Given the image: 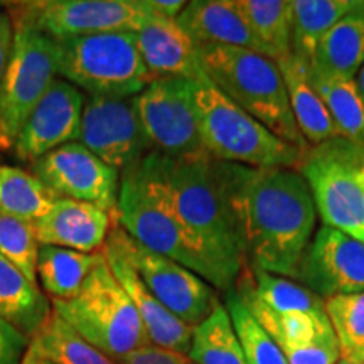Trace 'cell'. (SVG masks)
Returning <instances> with one entry per match:
<instances>
[{"mask_svg":"<svg viewBox=\"0 0 364 364\" xmlns=\"http://www.w3.org/2000/svg\"><path fill=\"white\" fill-rule=\"evenodd\" d=\"M220 171L240 231L245 267L294 280L317 223L306 179L292 167L253 169L220 162Z\"/></svg>","mask_w":364,"mask_h":364,"instance_id":"1","label":"cell"},{"mask_svg":"<svg viewBox=\"0 0 364 364\" xmlns=\"http://www.w3.org/2000/svg\"><path fill=\"white\" fill-rule=\"evenodd\" d=\"M162 161L177 215L216 272L225 294L235 287L245 267V257L220 162L206 154L179 159L162 156Z\"/></svg>","mask_w":364,"mask_h":364,"instance_id":"2","label":"cell"},{"mask_svg":"<svg viewBox=\"0 0 364 364\" xmlns=\"http://www.w3.org/2000/svg\"><path fill=\"white\" fill-rule=\"evenodd\" d=\"M118 225L135 241L181 263L221 290L220 279L182 225L164 172L162 154L149 152L120 172Z\"/></svg>","mask_w":364,"mask_h":364,"instance_id":"3","label":"cell"},{"mask_svg":"<svg viewBox=\"0 0 364 364\" xmlns=\"http://www.w3.org/2000/svg\"><path fill=\"white\" fill-rule=\"evenodd\" d=\"M198 53L203 73L225 97L287 144L309 149L290 110L277 61L231 46H198Z\"/></svg>","mask_w":364,"mask_h":364,"instance_id":"4","label":"cell"},{"mask_svg":"<svg viewBox=\"0 0 364 364\" xmlns=\"http://www.w3.org/2000/svg\"><path fill=\"white\" fill-rule=\"evenodd\" d=\"M191 90L199 140L206 156L253 169H295L299 166L304 150L279 139L241 110L204 73L198 80H191Z\"/></svg>","mask_w":364,"mask_h":364,"instance_id":"5","label":"cell"},{"mask_svg":"<svg viewBox=\"0 0 364 364\" xmlns=\"http://www.w3.org/2000/svg\"><path fill=\"white\" fill-rule=\"evenodd\" d=\"M51 306L81 338L117 363L150 344L134 304L107 260L90 273L76 297L53 300Z\"/></svg>","mask_w":364,"mask_h":364,"instance_id":"6","label":"cell"},{"mask_svg":"<svg viewBox=\"0 0 364 364\" xmlns=\"http://www.w3.org/2000/svg\"><path fill=\"white\" fill-rule=\"evenodd\" d=\"M58 76L88 97L134 98L154 76L140 58L134 33H103L56 41Z\"/></svg>","mask_w":364,"mask_h":364,"instance_id":"7","label":"cell"},{"mask_svg":"<svg viewBox=\"0 0 364 364\" xmlns=\"http://www.w3.org/2000/svg\"><path fill=\"white\" fill-rule=\"evenodd\" d=\"M364 145L343 136L304 150L295 167L311 188L324 226L364 245Z\"/></svg>","mask_w":364,"mask_h":364,"instance_id":"8","label":"cell"},{"mask_svg":"<svg viewBox=\"0 0 364 364\" xmlns=\"http://www.w3.org/2000/svg\"><path fill=\"white\" fill-rule=\"evenodd\" d=\"M14 49L0 88V152L12 150L26 120L58 76L56 41L14 24Z\"/></svg>","mask_w":364,"mask_h":364,"instance_id":"9","label":"cell"},{"mask_svg":"<svg viewBox=\"0 0 364 364\" xmlns=\"http://www.w3.org/2000/svg\"><path fill=\"white\" fill-rule=\"evenodd\" d=\"M14 24L54 41L103 33H136L154 16L145 0H34L7 4Z\"/></svg>","mask_w":364,"mask_h":364,"instance_id":"10","label":"cell"},{"mask_svg":"<svg viewBox=\"0 0 364 364\" xmlns=\"http://www.w3.org/2000/svg\"><path fill=\"white\" fill-rule=\"evenodd\" d=\"M108 240L117 245L159 302L189 327H198L211 316L220 300L211 285L189 268L145 248L120 225L112 228Z\"/></svg>","mask_w":364,"mask_h":364,"instance_id":"11","label":"cell"},{"mask_svg":"<svg viewBox=\"0 0 364 364\" xmlns=\"http://www.w3.org/2000/svg\"><path fill=\"white\" fill-rule=\"evenodd\" d=\"M132 102L150 152L172 159L204 154L191 80L174 76L156 78Z\"/></svg>","mask_w":364,"mask_h":364,"instance_id":"12","label":"cell"},{"mask_svg":"<svg viewBox=\"0 0 364 364\" xmlns=\"http://www.w3.org/2000/svg\"><path fill=\"white\" fill-rule=\"evenodd\" d=\"M31 172L58 198L93 204L118 221L120 171L80 142L66 144L31 164Z\"/></svg>","mask_w":364,"mask_h":364,"instance_id":"13","label":"cell"},{"mask_svg":"<svg viewBox=\"0 0 364 364\" xmlns=\"http://www.w3.org/2000/svg\"><path fill=\"white\" fill-rule=\"evenodd\" d=\"M294 280L324 300L364 292V245L322 225L300 258Z\"/></svg>","mask_w":364,"mask_h":364,"instance_id":"14","label":"cell"},{"mask_svg":"<svg viewBox=\"0 0 364 364\" xmlns=\"http://www.w3.org/2000/svg\"><path fill=\"white\" fill-rule=\"evenodd\" d=\"M78 142L120 172L150 152L132 98L86 97Z\"/></svg>","mask_w":364,"mask_h":364,"instance_id":"15","label":"cell"},{"mask_svg":"<svg viewBox=\"0 0 364 364\" xmlns=\"http://www.w3.org/2000/svg\"><path fill=\"white\" fill-rule=\"evenodd\" d=\"M85 93L58 78L26 120L12 152L17 161L33 164L66 144L78 142Z\"/></svg>","mask_w":364,"mask_h":364,"instance_id":"16","label":"cell"},{"mask_svg":"<svg viewBox=\"0 0 364 364\" xmlns=\"http://www.w3.org/2000/svg\"><path fill=\"white\" fill-rule=\"evenodd\" d=\"M117 223V218L93 204L58 198L51 209L33 223V228L39 247L98 253Z\"/></svg>","mask_w":364,"mask_h":364,"instance_id":"17","label":"cell"},{"mask_svg":"<svg viewBox=\"0 0 364 364\" xmlns=\"http://www.w3.org/2000/svg\"><path fill=\"white\" fill-rule=\"evenodd\" d=\"M103 257L122 289L125 290L134 304L136 314L147 332L150 344L159 348L171 349L182 354H189L191 341H193V327L186 326L179 318L167 311L159 300L154 297L149 287L144 284L135 268L130 265L125 255L118 250L112 240L107 238L103 247Z\"/></svg>","mask_w":364,"mask_h":364,"instance_id":"18","label":"cell"},{"mask_svg":"<svg viewBox=\"0 0 364 364\" xmlns=\"http://www.w3.org/2000/svg\"><path fill=\"white\" fill-rule=\"evenodd\" d=\"M134 34L140 58L154 78L198 80L203 75L198 46L177 21L152 16Z\"/></svg>","mask_w":364,"mask_h":364,"instance_id":"19","label":"cell"},{"mask_svg":"<svg viewBox=\"0 0 364 364\" xmlns=\"http://www.w3.org/2000/svg\"><path fill=\"white\" fill-rule=\"evenodd\" d=\"M177 24L196 46H231L263 54L260 43L241 17L235 0H194L177 17Z\"/></svg>","mask_w":364,"mask_h":364,"instance_id":"20","label":"cell"},{"mask_svg":"<svg viewBox=\"0 0 364 364\" xmlns=\"http://www.w3.org/2000/svg\"><path fill=\"white\" fill-rule=\"evenodd\" d=\"M277 65H279L282 76H284L295 124H297L300 134L306 139L309 147L321 145L327 140L341 136L324 102L318 97L316 88L311 83V78H309L311 63L290 53L279 59Z\"/></svg>","mask_w":364,"mask_h":364,"instance_id":"21","label":"cell"},{"mask_svg":"<svg viewBox=\"0 0 364 364\" xmlns=\"http://www.w3.org/2000/svg\"><path fill=\"white\" fill-rule=\"evenodd\" d=\"M51 312V300L39 285L0 255V318L31 339Z\"/></svg>","mask_w":364,"mask_h":364,"instance_id":"22","label":"cell"},{"mask_svg":"<svg viewBox=\"0 0 364 364\" xmlns=\"http://www.w3.org/2000/svg\"><path fill=\"white\" fill-rule=\"evenodd\" d=\"M364 66V2L344 16L318 43L311 68L327 76L354 80Z\"/></svg>","mask_w":364,"mask_h":364,"instance_id":"23","label":"cell"},{"mask_svg":"<svg viewBox=\"0 0 364 364\" xmlns=\"http://www.w3.org/2000/svg\"><path fill=\"white\" fill-rule=\"evenodd\" d=\"M105 260L103 253H81L59 247H39L38 285L49 300L76 297L90 273Z\"/></svg>","mask_w":364,"mask_h":364,"instance_id":"24","label":"cell"},{"mask_svg":"<svg viewBox=\"0 0 364 364\" xmlns=\"http://www.w3.org/2000/svg\"><path fill=\"white\" fill-rule=\"evenodd\" d=\"M235 6L267 58L279 61L292 53V6L289 0H235Z\"/></svg>","mask_w":364,"mask_h":364,"instance_id":"25","label":"cell"},{"mask_svg":"<svg viewBox=\"0 0 364 364\" xmlns=\"http://www.w3.org/2000/svg\"><path fill=\"white\" fill-rule=\"evenodd\" d=\"M361 0H292V53L311 59L324 36Z\"/></svg>","mask_w":364,"mask_h":364,"instance_id":"26","label":"cell"},{"mask_svg":"<svg viewBox=\"0 0 364 364\" xmlns=\"http://www.w3.org/2000/svg\"><path fill=\"white\" fill-rule=\"evenodd\" d=\"M309 78L338 127L339 135L364 145V100L356 80L327 76L309 68Z\"/></svg>","mask_w":364,"mask_h":364,"instance_id":"27","label":"cell"},{"mask_svg":"<svg viewBox=\"0 0 364 364\" xmlns=\"http://www.w3.org/2000/svg\"><path fill=\"white\" fill-rule=\"evenodd\" d=\"M58 196L33 172L0 164V215L34 223L51 209Z\"/></svg>","mask_w":364,"mask_h":364,"instance_id":"28","label":"cell"},{"mask_svg":"<svg viewBox=\"0 0 364 364\" xmlns=\"http://www.w3.org/2000/svg\"><path fill=\"white\" fill-rule=\"evenodd\" d=\"M29 349L54 364H118L81 338L56 312L31 338Z\"/></svg>","mask_w":364,"mask_h":364,"instance_id":"29","label":"cell"},{"mask_svg":"<svg viewBox=\"0 0 364 364\" xmlns=\"http://www.w3.org/2000/svg\"><path fill=\"white\" fill-rule=\"evenodd\" d=\"M188 356L194 364H247L231 318L221 302L206 321L194 327Z\"/></svg>","mask_w":364,"mask_h":364,"instance_id":"30","label":"cell"},{"mask_svg":"<svg viewBox=\"0 0 364 364\" xmlns=\"http://www.w3.org/2000/svg\"><path fill=\"white\" fill-rule=\"evenodd\" d=\"M223 306L231 318V324H233L236 338H238L241 349H243L247 364H289L279 344L248 312L235 289L225 292Z\"/></svg>","mask_w":364,"mask_h":364,"instance_id":"31","label":"cell"},{"mask_svg":"<svg viewBox=\"0 0 364 364\" xmlns=\"http://www.w3.org/2000/svg\"><path fill=\"white\" fill-rule=\"evenodd\" d=\"M326 312L338 338L341 359L364 364V292L326 299Z\"/></svg>","mask_w":364,"mask_h":364,"instance_id":"32","label":"cell"},{"mask_svg":"<svg viewBox=\"0 0 364 364\" xmlns=\"http://www.w3.org/2000/svg\"><path fill=\"white\" fill-rule=\"evenodd\" d=\"M39 243L33 223L0 215V255L16 265L33 284H38Z\"/></svg>","mask_w":364,"mask_h":364,"instance_id":"33","label":"cell"},{"mask_svg":"<svg viewBox=\"0 0 364 364\" xmlns=\"http://www.w3.org/2000/svg\"><path fill=\"white\" fill-rule=\"evenodd\" d=\"M289 364H338L341 359L339 343L336 334L317 341L307 348L285 354Z\"/></svg>","mask_w":364,"mask_h":364,"instance_id":"34","label":"cell"},{"mask_svg":"<svg viewBox=\"0 0 364 364\" xmlns=\"http://www.w3.org/2000/svg\"><path fill=\"white\" fill-rule=\"evenodd\" d=\"M31 339L0 318V364H21Z\"/></svg>","mask_w":364,"mask_h":364,"instance_id":"35","label":"cell"},{"mask_svg":"<svg viewBox=\"0 0 364 364\" xmlns=\"http://www.w3.org/2000/svg\"><path fill=\"white\" fill-rule=\"evenodd\" d=\"M118 364H193V361H191L188 354L147 344L130 353L129 356L122 359Z\"/></svg>","mask_w":364,"mask_h":364,"instance_id":"36","label":"cell"},{"mask_svg":"<svg viewBox=\"0 0 364 364\" xmlns=\"http://www.w3.org/2000/svg\"><path fill=\"white\" fill-rule=\"evenodd\" d=\"M14 22L7 11H0V88H2L4 78L11 63L12 49H14Z\"/></svg>","mask_w":364,"mask_h":364,"instance_id":"37","label":"cell"},{"mask_svg":"<svg viewBox=\"0 0 364 364\" xmlns=\"http://www.w3.org/2000/svg\"><path fill=\"white\" fill-rule=\"evenodd\" d=\"M145 4L154 16L177 21V17L188 7L189 2H186V0H145Z\"/></svg>","mask_w":364,"mask_h":364,"instance_id":"38","label":"cell"},{"mask_svg":"<svg viewBox=\"0 0 364 364\" xmlns=\"http://www.w3.org/2000/svg\"><path fill=\"white\" fill-rule=\"evenodd\" d=\"M21 364H54L49 361V359H46L43 356H39V354H36L34 351H31V349H27L26 356L22 358Z\"/></svg>","mask_w":364,"mask_h":364,"instance_id":"39","label":"cell"},{"mask_svg":"<svg viewBox=\"0 0 364 364\" xmlns=\"http://www.w3.org/2000/svg\"><path fill=\"white\" fill-rule=\"evenodd\" d=\"M356 85H358V88H359V93H361V97H363V100H364V66L361 68V70H359V73L356 75Z\"/></svg>","mask_w":364,"mask_h":364,"instance_id":"40","label":"cell"},{"mask_svg":"<svg viewBox=\"0 0 364 364\" xmlns=\"http://www.w3.org/2000/svg\"><path fill=\"white\" fill-rule=\"evenodd\" d=\"M338 364H359V363H353V361H346V359H339Z\"/></svg>","mask_w":364,"mask_h":364,"instance_id":"41","label":"cell"},{"mask_svg":"<svg viewBox=\"0 0 364 364\" xmlns=\"http://www.w3.org/2000/svg\"><path fill=\"white\" fill-rule=\"evenodd\" d=\"M361 171H363V179H364V161H363V167H361Z\"/></svg>","mask_w":364,"mask_h":364,"instance_id":"42","label":"cell"},{"mask_svg":"<svg viewBox=\"0 0 364 364\" xmlns=\"http://www.w3.org/2000/svg\"><path fill=\"white\" fill-rule=\"evenodd\" d=\"M193 364H194V363H193Z\"/></svg>","mask_w":364,"mask_h":364,"instance_id":"43","label":"cell"}]
</instances>
